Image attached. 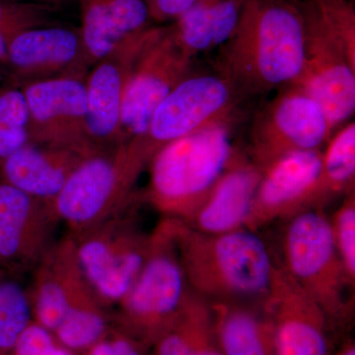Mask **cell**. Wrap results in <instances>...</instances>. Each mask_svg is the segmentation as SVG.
Wrapping results in <instances>:
<instances>
[{"label": "cell", "instance_id": "6da1fadb", "mask_svg": "<svg viewBox=\"0 0 355 355\" xmlns=\"http://www.w3.org/2000/svg\"><path fill=\"white\" fill-rule=\"evenodd\" d=\"M305 60L302 16L288 0H246L235 31L218 49L217 73L243 98L295 83Z\"/></svg>", "mask_w": 355, "mask_h": 355}, {"label": "cell", "instance_id": "7a4b0ae2", "mask_svg": "<svg viewBox=\"0 0 355 355\" xmlns=\"http://www.w3.org/2000/svg\"><path fill=\"white\" fill-rule=\"evenodd\" d=\"M174 237L191 291L209 302L263 304L275 257L259 232L207 234L174 219Z\"/></svg>", "mask_w": 355, "mask_h": 355}, {"label": "cell", "instance_id": "3957f363", "mask_svg": "<svg viewBox=\"0 0 355 355\" xmlns=\"http://www.w3.org/2000/svg\"><path fill=\"white\" fill-rule=\"evenodd\" d=\"M234 121L217 123L166 144L147 167L146 188L137 191L142 205L160 217L190 220L219 179L245 155L233 142Z\"/></svg>", "mask_w": 355, "mask_h": 355}, {"label": "cell", "instance_id": "277c9868", "mask_svg": "<svg viewBox=\"0 0 355 355\" xmlns=\"http://www.w3.org/2000/svg\"><path fill=\"white\" fill-rule=\"evenodd\" d=\"M305 30V60L295 85L324 110L331 128L355 110V9L350 0H296Z\"/></svg>", "mask_w": 355, "mask_h": 355}, {"label": "cell", "instance_id": "5b68a950", "mask_svg": "<svg viewBox=\"0 0 355 355\" xmlns=\"http://www.w3.org/2000/svg\"><path fill=\"white\" fill-rule=\"evenodd\" d=\"M280 235V265L326 313L343 327L354 310L350 286L338 256L330 217L324 209H307L284 219Z\"/></svg>", "mask_w": 355, "mask_h": 355}, {"label": "cell", "instance_id": "8992f818", "mask_svg": "<svg viewBox=\"0 0 355 355\" xmlns=\"http://www.w3.org/2000/svg\"><path fill=\"white\" fill-rule=\"evenodd\" d=\"M150 160L135 139L83 159L53 202L69 234L94 227L125 207Z\"/></svg>", "mask_w": 355, "mask_h": 355}, {"label": "cell", "instance_id": "52a82bcc", "mask_svg": "<svg viewBox=\"0 0 355 355\" xmlns=\"http://www.w3.org/2000/svg\"><path fill=\"white\" fill-rule=\"evenodd\" d=\"M139 277L114 306L113 328L147 347L181 310L191 289L178 254L174 219L160 217Z\"/></svg>", "mask_w": 355, "mask_h": 355}, {"label": "cell", "instance_id": "ba28073f", "mask_svg": "<svg viewBox=\"0 0 355 355\" xmlns=\"http://www.w3.org/2000/svg\"><path fill=\"white\" fill-rule=\"evenodd\" d=\"M137 191L120 211L71 235L79 265L96 294L114 307L139 277L150 248L151 231L140 225Z\"/></svg>", "mask_w": 355, "mask_h": 355}, {"label": "cell", "instance_id": "9c48e42d", "mask_svg": "<svg viewBox=\"0 0 355 355\" xmlns=\"http://www.w3.org/2000/svg\"><path fill=\"white\" fill-rule=\"evenodd\" d=\"M333 132L323 107L304 89L288 84L254 116L249 156L263 169L289 154L322 150Z\"/></svg>", "mask_w": 355, "mask_h": 355}, {"label": "cell", "instance_id": "30bf717a", "mask_svg": "<svg viewBox=\"0 0 355 355\" xmlns=\"http://www.w3.org/2000/svg\"><path fill=\"white\" fill-rule=\"evenodd\" d=\"M242 99L218 73H191L166 96L146 130L135 139L153 159L166 144L217 123L235 121Z\"/></svg>", "mask_w": 355, "mask_h": 355}, {"label": "cell", "instance_id": "8fae6325", "mask_svg": "<svg viewBox=\"0 0 355 355\" xmlns=\"http://www.w3.org/2000/svg\"><path fill=\"white\" fill-rule=\"evenodd\" d=\"M193 58L184 53L170 25H155L133 65L121 113L120 144L139 137L166 96L191 76Z\"/></svg>", "mask_w": 355, "mask_h": 355}, {"label": "cell", "instance_id": "7c38bea8", "mask_svg": "<svg viewBox=\"0 0 355 355\" xmlns=\"http://www.w3.org/2000/svg\"><path fill=\"white\" fill-rule=\"evenodd\" d=\"M263 307L272 327L275 355H334L335 326L277 258Z\"/></svg>", "mask_w": 355, "mask_h": 355}, {"label": "cell", "instance_id": "4fadbf2b", "mask_svg": "<svg viewBox=\"0 0 355 355\" xmlns=\"http://www.w3.org/2000/svg\"><path fill=\"white\" fill-rule=\"evenodd\" d=\"M86 76H62L21 86L29 112L30 142L99 153L87 140Z\"/></svg>", "mask_w": 355, "mask_h": 355}, {"label": "cell", "instance_id": "5bb4252c", "mask_svg": "<svg viewBox=\"0 0 355 355\" xmlns=\"http://www.w3.org/2000/svg\"><path fill=\"white\" fill-rule=\"evenodd\" d=\"M155 25L121 42L89 69L85 79L87 140L96 151L109 150L120 144L125 87Z\"/></svg>", "mask_w": 355, "mask_h": 355}, {"label": "cell", "instance_id": "9a60e30c", "mask_svg": "<svg viewBox=\"0 0 355 355\" xmlns=\"http://www.w3.org/2000/svg\"><path fill=\"white\" fill-rule=\"evenodd\" d=\"M322 150L289 154L263 168L245 228L259 232L303 210L317 209Z\"/></svg>", "mask_w": 355, "mask_h": 355}, {"label": "cell", "instance_id": "2e32d148", "mask_svg": "<svg viewBox=\"0 0 355 355\" xmlns=\"http://www.w3.org/2000/svg\"><path fill=\"white\" fill-rule=\"evenodd\" d=\"M27 287L33 321L51 334L72 310L100 299L79 265L69 233L55 240L35 266Z\"/></svg>", "mask_w": 355, "mask_h": 355}, {"label": "cell", "instance_id": "e0dca14e", "mask_svg": "<svg viewBox=\"0 0 355 355\" xmlns=\"http://www.w3.org/2000/svg\"><path fill=\"white\" fill-rule=\"evenodd\" d=\"M60 222L53 203L0 179V260L6 268L32 272L55 242Z\"/></svg>", "mask_w": 355, "mask_h": 355}, {"label": "cell", "instance_id": "ac0fdd59", "mask_svg": "<svg viewBox=\"0 0 355 355\" xmlns=\"http://www.w3.org/2000/svg\"><path fill=\"white\" fill-rule=\"evenodd\" d=\"M20 85L89 71L79 29L46 25L18 34L7 48L6 62Z\"/></svg>", "mask_w": 355, "mask_h": 355}, {"label": "cell", "instance_id": "d6986e66", "mask_svg": "<svg viewBox=\"0 0 355 355\" xmlns=\"http://www.w3.org/2000/svg\"><path fill=\"white\" fill-rule=\"evenodd\" d=\"M93 153L76 147L29 142L0 164V179L53 203L77 166Z\"/></svg>", "mask_w": 355, "mask_h": 355}, {"label": "cell", "instance_id": "ffe728a7", "mask_svg": "<svg viewBox=\"0 0 355 355\" xmlns=\"http://www.w3.org/2000/svg\"><path fill=\"white\" fill-rule=\"evenodd\" d=\"M263 169L245 154L224 173L187 225L207 234L245 228Z\"/></svg>", "mask_w": 355, "mask_h": 355}, {"label": "cell", "instance_id": "44dd1931", "mask_svg": "<svg viewBox=\"0 0 355 355\" xmlns=\"http://www.w3.org/2000/svg\"><path fill=\"white\" fill-rule=\"evenodd\" d=\"M89 69L121 42L153 24L144 0H78Z\"/></svg>", "mask_w": 355, "mask_h": 355}, {"label": "cell", "instance_id": "7402d4cb", "mask_svg": "<svg viewBox=\"0 0 355 355\" xmlns=\"http://www.w3.org/2000/svg\"><path fill=\"white\" fill-rule=\"evenodd\" d=\"M245 1L197 0L169 24L173 35L184 53L193 58L218 50L235 31Z\"/></svg>", "mask_w": 355, "mask_h": 355}, {"label": "cell", "instance_id": "603a6c76", "mask_svg": "<svg viewBox=\"0 0 355 355\" xmlns=\"http://www.w3.org/2000/svg\"><path fill=\"white\" fill-rule=\"evenodd\" d=\"M223 355H275L272 327L263 304L210 302Z\"/></svg>", "mask_w": 355, "mask_h": 355}, {"label": "cell", "instance_id": "cb8c5ba5", "mask_svg": "<svg viewBox=\"0 0 355 355\" xmlns=\"http://www.w3.org/2000/svg\"><path fill=\"white\" fill-rule=\"evenodd\" d=\"M149 355H223L210 302L190 291L174 319L149 347Z\"/></svg>", "mask_w": 355, "mask_h": 355}, {"label": "cell", "instance_id": "d4e9b609", "mask_svg": "<svg viewBox=\"0 0 355 355\" xmlns=\"http://www.w3.org/2000/svg\"><path fill=\"white\" fill-rule=\"evenodd\" d=\"M355 191V123H347L329 139L317 181L316 207Z\"/></svg>", "mask_w": 355, "mask_h": 355}, {"label": "cell", "instance_id": "484cf974", "mask_svg": "<svg viewBox=\"0 0 355 355\" xmlns=\"http://www.w3.org/2000/svg\"><path fill=\"white\" fill-rule=\"evenodd\" d=\"M21 273L0 270V355L13 349L21 333L33 321L28 287Z\"/></svg>", "mask_w": 355, "mask_h": 355}, {"label": "cell", "instance_id": "4316f807", "mask_svg": "<svg viewBox=\"0 0 355 355\" xmlns=\"http://www.w3.org/2000/svg\"><path fill=\"white\" fill-rule=\"evenodd\" d=\"M102 300L72 310L53 335L69 350H89L112 330V313Z\"/></svg>", "mask_w": 355, "mask_h": 355}, {"label": "cell", "instance_id": "83f0119b", "mask_svg": "<svg viewBox=\"0 0 355 355\" xmlns=\"http://www.w3.org/2000/svg\"><path fill=\"white\" fill-rule=\"evenodd\" d=\"M29 142V112L22 88L0 89V164Z\"/></svg>", "mask_w": 355, "mask_h": 355}, {"label": "cell", "instance_id": "f1b7e54d", "mask_svg": "<svg viewBox=\"0 0 355 355\" xmlns=\"http://www.w3.org/2000/svg\"><path fill=\"white\" fill-rule=\"evenodd\" d=\"M53 9L14 0H0V62H6L7 48L18 34L31 28L51 25Z\"/></svg>", "mask_w": 355, "mask_h": 355}, {"label": "cell", "instance_id": "f546056e", "mask_svg": "<svg viewBox=\"0 0 355 355\" xmlns=\"http://www.w3.org/2000/svg\"><path fill=\"white\" fill-rule=\"evenodd\" d=\"M331 232L350 286L355 287V191L343 197L330 217Z\"/></svg>", "mask_w": 355, "mask_h": 355}, {"label": "cell", "instance_id": "4dcf8cb0", "mask_svg": "<svg viewBox=\"0 0 355 355\" xmlns=\"http://www.w3.org/2000/svg\"><path fill=\"white\" fill-rule=\"evenodd\" d=\"M88 352L89 355H149L146 345L114 328Z\"/></svg>", "mask_w": 355, "mask_h": 355}, {"label": "cell", "instance_id": "1f68e13d", "mask_svg": "<svg viewBox=\"0 0 355 355\" xmlns=\"http://www.w3.org/2000/svg\"><path fill=\"white\" fill-rule=\"evenodd\" d=\"M149 15L155 23L173 22L197 0H144Z\"/></svg>", "mask_w": 355, "mask_h": 355}, {"label": "cell", "instance_id": "d6a6232c", "mask_svg": "<svg viewBox=\"0 0 355 355\" xmlns=\"http://www.w3.org/2000/svg\"><path fill=\"white\" fill-rule=\"evenodd\" d=\"M14 1L38 4V6L49 7V8L53 9V10H57L60 7L67 6L71 0H14Z\"/></svg>", "mask_w": 355, "mask_h": 355}, {"label": "cell", "instance_id": "836d02e7", "mask_svg": "<svg viewBox=\"0 0 355 355\" xmlns=\"http://www.w3.org/2000/svg\"><path fill=\"white\" fill-rule=\"evenodd\" d=\"M334 355H355V345L354 342H347L343 345L342 349Z\"/></svg>", "mask_w": 355, "mask_h": 355}, {"label": "cell", "instance_id": "e575fe53", "mask_svg": "<svg viewBox=\"0 0 355 355\" xmlns=\"http://www.w3.org/2000/svg\"><path fill=\"white\" fill-rule=\"evenodd\" d=\"M43 355H72L70 354L69 349H65V347H62V345H55V347H51V349H49L48 352H44Z\"/></svg>", "mask_w": 355, "mask_h": 355}, {"label": "cell", "instance_id": "d590c367", "mask_svg": "<svg viewBox=\"0 0 355 355\" xmlns=\"http://www.w3.org/2000/svg\"><path fill=\"white\" fill-rule=\"evenodd\" d=\"M1 268H6V266H4L3 263H2L1 260H0V270H1Z\"/></svg>", "mask_w": 355, "mask_h": 355}, {"label": "cell", "instance_id": "8d00e7d4", "mask_svg": "<svg viewBox=\"0 0 355 355\" xmlns=\"http://www.w3.org/2000/svg\"><path fill=\"white\" fill-rule=\"evenodd\" d=\"M288 1L294 2V1H295V0H288Z\"/></svg>", "mask_w": 355, "mask_h": 355}]
</instances>
